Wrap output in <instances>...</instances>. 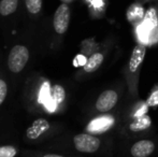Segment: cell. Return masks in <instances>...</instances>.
I'll list each match as a JSON object with an SVG mask.
<instances>
[{
    "label": "cell",
    "instance_id": "cell-1",
    "mask_svg": "<svg viewBox=\"0 0 158 157\" xmlns=\"http://www.w3.org/2000/svg\"><path fill=\"white\" fill-rule=\"evenodd\" d=\"M145 44H137L133 48L127 66L124 69V78H125L127 86H128L129 94L133 98H137L138 94H139L138 87H139L140 71H141L142 65H143L144 58H145Z\"/></svg>",
    "mask_w": 158,
    "mask_h": 157
},
{
    "label": "cell",
    "instance_id": "cell-19",
    "mask_svg": "<svg viewBox=\"0 0 158 157\" xmlns=\"http://www.w3.org/2000/svg\"><path fill=\"white\" fill-rule=\"evenodd\" d=\"M41 157H64L63 155H58V154H44Z\"/></svg>",
    "mask_w": 158,
    "mask_h": 157
},
{
    "label": "cell",
    "instance_id": "cell-4",
    "mask_svg": "<svg viewBox=\"0 0 158 157\" xmlns=\"http://www.w3.org/2000/svg\"><path fill=\"white\" fill-rule=\"evenodd\" d=\"M116 124V118L113 114L101 113V115L96 116L88 122L86 125V132H89L93 134H102L104 132H108L111 130Z\"/></svg>",
    "mask_w": 158,
    "mask_h": 157
},
{
    "label": "cell",
    "instance_id": "cell-15",
    "mask_svg": "<svg viewBox=\"0 0 158 157\" xmlns=\"http://www.w3.org/2000/svg\"><path fill=\"white\" fill-rule=\"evenodd\" d=\"M26 8L31 14H37L41 11L42 0H26Z\"/></svg>",
    "mask_w": 158,
    "mask_h": 157
},
{
    "label": "cell",
    "instance_id": "cell-10",
    "mask_svg": "<svg viewBox=\"0 0 158 157\" xmlns=\"http://www.w3.org/2000/svg\"><path fill=\"white\" fill-rule=\"evenodd\" d=\"M151 126H152V118L150 115L145 114V115L140 116V118H133L129 123L128 128L131 132H142L150 129Z\"/></svg>",
    "mask_w": 158,
    "mask_h": 157
},
{
    "label": "cell",
    "instance_id": "cell-11",
    "mask_svg": "<svg viewBox=\"0 0 158 157\" xmlns=\"http://www.w3.org/2000/svg\"><path fill=\"white\" fill-rule=\"evenodd\" d=\"M51 99L54 107H61L66 101V90L61 85L56 84L52 86L51 92Z\"/></svg>",
    "mask_w": 158,
    "mask_h": 157
},
{
    "label": "cell",
    "instance_id": "cell-8",
    "mask_svg": "<svg viewBox=\"0 0 158 157\" xmlns=\"http://www.w3.org/2000/svg\"><path fill=\"white\" fill-rule=\"evenodd\" d=\"M156 145L150 139H142L135 142L130 147V155L132 157H148L154 153Z\"/></svg>",
    "mask_w": 158,
    "mask_h": 157
},
{
    "label": "cell",
    "instance_id": "cell-7",
    "mask_svg": "<svg viewBox=\"0 0 158 157\" xmlns=\"http://www.w3.org/2000/svg\"><path fill=\"white\" fill-rule=\"evenodd\" d=\"M69 23H70V9L66 3H63L57 8L53 17V26L56 34H66L69 27Z\"/></svg>",
    "mask_w": 158,
    "mask_h": 157
},
{
    "label": "cell",
    "instance_id": "cell-16",
    "mask_svg": "<svg viewBox=\"0 0 158 157\" xmlns=\"http://www.w3.org/2000/svg\"><path fill=\"white\" fill-rule=\"evenodd\" d=\"M146 103H148V105L150 108L158 107V85L153 88L152 92H151V94L148 96Z\"/></svg>",
    "mask_w": 158,
    "mask_h": 157
},
{
    "label": "cell",
    "instance_id": "cell-5",
    "mask_svg": "<svg viewBox=\"0 0 158 157\" xmlns=\"http://www.w3.org/2000/svg\"><path fill=\"white\" fill-rule=\"evenodd\" d=\"M51 129H52V124L48 121V119L40 118H37L30 124L29 127L26 129L25 131V138L27 140L31 141H38L42 139L44 136L50 134Z\"/></svg>",
    "mask_w": 158,
    "mask_h": 157
},
{
    "label": "cell",
    "instance_id": "cell-17",
    "mask_svg": "<svg viewBox=\"0 0 158 157\" xmlns=\"http://www.w3.org/2000/svg\"><path fill=\"white\" fill-rule=\"evenodd\" d=\"M8 92H9V87L6 82L3 79L0 78V105L4 102L6 96H8Z\"/></svg>",
    "mask_w": 158,
    "mask_h": 157
},
{
    "label": "cell",
    "instance_id": "cell-14",
    "mask_svg": "<svg viewBox=\"0 0 158 157\" xmlns=\"http://www.w3.org/2000/svg\"><path fill=\"white\" fill-rule=\"evenodd\" d=\"M19 149L14 145H0V157H15Z\"/></svg>",
    "mask_w": 158,
    "mask_h": 157
},
{
    "label": "cell",
    "instance_id": "cell-6",
    "mask_svg": "<svg viewBox=\"0 0 158 157\" xmlns=\"http://www.w3.org/2000/svg\"><path fill=\"white\" fill-rule=\"evenodd\" d=\"M118 93L115 89H106L98 96L97 100L95 102V108L99 113H108L112 109H114L115 105L118 101Z\"/></svg>",
    "mask_w": 158,
    "mask_h": 157
},
{
    "label": "cell",
    "instance_id": "cell-13",
    "mask_svg": "<svg viewBox=\"0 0 158 157\" xmlns=\"http://www.w3.org/2000/svg\"><path fill=\"white\" fill-rule=\"evenodd\" d=\"M148 105L146 103V101H139L137 105H135V108L132 109V111L130 112V118H140V116H143L145 114H148Z\"/></svg>",
    "mask_w": 158,
    "mask_h": 157
},
{
    "label": "cell",
    "instance_id": "cell-2",
    "mask_svg": "<svg viewBox=\"0 0 158 157\" xmlns=\"http://www.w3.org/2000/svg\"><path fill=\"white\" fill-rule=\"evenodd\" d=\"M30 53L27 46L17 44L11 48L9 53L6 65L12 73H19L22 72L29 61Z\"/></svg>",
    "mask_w": 158,
    "mask_h": 157
},
{
    "label": "cell",
    "instance_id": "cell-12",
    "mask_svg": "<svg viewBox=\"0 0 158 157\" xmlns=\"http://www.w3.org/2000/svg\"><path fill=\"white\" fill-rule=\"evenodd\" d=\"M19 0H1L0 1V14L2 16H8L16 11Z\"/></svg>",
    "mask_w": 158,
    "mask_h": 157
},
{
    "label": "cell",
    "instance_id": "cell-9",
    "mask_svg": "<svg viewBox=\"0 0 158 157\" xmlns=\"http://www.w3.org/2000/svg\"><path fill=\"white\" fill-rule=\"evenodd\" d=\"M104 61V54L101 52H95L90 55L82 67V73L83 74H92L97 71Z\"/></svg>",
    "mask_w": 158,
    "mask_h": 157
},
{
    "label": "cell",
    "instance_id": "cell-18",
    "mask_svg": "<svg viewBox=\"0 0 158 157\" xmlns=\"http://www.w3.org/2000/svg\"><path fill=\"white\" fill-rule=\"evenodd\" d=\"M131 14H129V19L131 21H135V19H141L142 17V9L140 8H132L131 9Z\"/></svg>",
    "mask_w": 158,
    "mask_h": 157
},
{
    "label": "cell",
    "instance_id": "cell-3",
    "mask_svg": "<svg viewBox=\"0 0 158 157\" xmlns=\"http://www.w3.org/2000/svg\"><path fill=\"white\" fill-rule=\"evenodd\" d=\"M73 145L74 149L80 153L93 154L100 149L101 140L96 134L89 132H82L73 137Z\"/></svg>",
    "mask_w": 158,
    "mask_h": 157
}]
</instances>
